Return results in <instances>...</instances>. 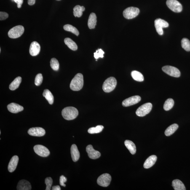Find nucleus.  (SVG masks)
I'll return each mask as SVG.
<instances>
[{
	"label": "nucleus",
	"mask_w": 190,
	"mask_h": 190,
	"mask_svg": "<svg viewBox=\"0 0 190 190\" xmlns=\"http://www.w3.org/2000/svg\"><path fill=\"white\" fill-rule=\"evenodd\" d=\"M97 16L94 13H92L89 16L88 25L90 29H93L95 28L97 24Z\"/></svg>",
	"instance_id": "21"
},
{
	"label": "nucleus",
	"mask_w": 190,
	"mask_h": 190,
	"mask_svg": "<svg viewBox=\"0 0 190 190\" xmlns=\"http://www.w3.org/2000/svg\"><path fill=\"white\" fill-rule=\"evenodd\" d=\"M174 102V100L171 98H169L166 100L164 104L163 108L165 111H168L171 109L173 107Z\"/></svg>",
	"instance_id": "31"
},
{
	"label": "nucleus",
	"mask_w": 190,
	"mask_h": 190,
	"mask_svg": "<svg viewBox=\"0 0 190 190\" xmlns=\"http://www.w3.org/2000/svg\"><path fill=\"white\" fill-rule=\"evenodd\" d=\"M43 96L46 98L49 104L52 105L53 104L54 101L53 95L50 91L48 89H46L44 91L43 94Z\"/></svg>",
	"instance_id": "25"
},
{
	"label": "nucleus",
	"mask_w": 190,
	"mask_h": 190,
	"mask_svg": "<svg viewBox=\"0 0 190 190\" xmlns=\"http://www.w3.org/2000/svg\"><path fill=\"white\" fill-rule=\"evenodd\" d=\"M40 46L38 42L34 41L30 44L29 52L32 56H36L38 55L40 51Z\"/></svg>",
	"instance_id": "15"
},
{
	"label": "nucleus",
	"mask_w": 190,
	"mask_h": 190,
	"mask_svg": "<svg viewBox=\"0 0 190 190\" xmlns=\"http://www.w3.org/2000/svg\"><path fill=\"white\" fill-rule=\"evenodd\" d=\"M57 1H60V0H57Z\"/></svg>",
	"instance_id": "44"
},
{
	"label": "nucleus",
	"mask_w": 190,
	"mask_h": 190,
	"mask_svg": "<svg viewBox=\"0 0 190 190\" xmlns=\"http://www.w3.org/2000/svg\"><path fill=\"white\" fill-rule=\"evenodd\" d=\"M72 159L74 162H76L79 160L80 157V154L77 146L75 144L72 145L71 148Z\"/></svg>",
	"instance_id": "19"
},
{
	"label": "nucleus",
	"mask_w": 190,
	"mask_h": 190,
	"mask_svg": "<svg viewBox=\"0 0 190 190\" xmlns=\"http://www.w3.org/2000/svg\"><path fill=\"white\" fill-rule=\"evenodd\" d=\"M64 42L65 44L71 50L75 51L77 50L78 46L72 40L69 38H65Z\"/></svg>",
	"instance_id": "26"
},
{
	"label": "nucleus",
	"mask_w": 190,
	"mask_h": 190,
	"mask_svg": "<svg viewBox=\"0 0 190 190\" xmlns=\"http://www.w3.org/2000/svg\"><path fill=\"white\" fill-rule=\"evenodd\" d=\"M84 85V78L82 74L78 73L72 80L70 84V89L74 91H79Z\"/></svg>",
	"instance_id": "1"
},
{
	"label": "nucleus",
	"mask_w": 190,
	"mask_h": 190,
	"mask_svg": "<svg viewBox=\"0 0 190 190\" xmlns=\"http://www.w3.org/2000/svg\"><path fill=\"white\" fill-rule=\"evenodd\" d=\"M124 144L130 153L132 155H134L136 153V148L135 144L130 140H126Z\"/></svg>",
	"instance_id": "22"
},
{
	"label": "nucleus",
	"mask_w": 190,
	"mask_h": 190,
	"mask_svg": "<svg viewBox=\"0 0 190 190\" xmlns=\"http://www.w3.org/2000/svg\"><path fill=\"white\" fill-rule=\"evenodd\" d=\"M116 84L117 81L115 78L113 77L108 78L103 83V90L105 92H111L115 88Z\"/></svg>",
	"instance_id": "3"
},
{
	"label": "nucleus",
	"mask_w": 190,
	"mask_h": 190,
	"mask_svg": "<svg viewBox=\"0 0 190 190\" xmlns=\"http://www.w3.org/2000/svg\"><path fill=\"white\" fill-rule=\"evenodd\" d=\"M19 157L16 155L13 156L11 159L8 166L9 171L10 172H14L18 164Z\"/></svg>",
	"instance_id": "17"
},
{
	"label": "nucleus",
	"mask_w": 190,
	"mask_h": 190,
	"mask_svg": "<svg viewBox=\"0 0 190 190\" xmlns=\"http://www.w3.org/2000/svg\"><path fill=\"white\" fill-rule=\"evenodd\" d=\"M52 190H61V188L59 186H54L52 187Z\"/></svg>",
	"instance_id": "42"
},
{
	"label": "nucleus",
	"mask_w": 190,
	"mask_h": 190,
	"mask_svg": "<svg viewBox=\"0 0 190 190\" xmlns=\"http://www.w3.org/2000/svg\"><path fill=\"white\" fill-rule=\"evenodd\" d=\"M104 128V127L103 126L98 125L95 127H93L90 128L88 130V132L89 133L92 134L99 133L102 131V130H103Z\"/></svg>",
	"instance_id": "33"
},
{
	"label": "nucleus",
	"mask_w": 190,
	"mask_h": 190,
	"mask_svg": "<svg viewBox=\"0 0 190 190\" xmlns=\"http://www.w3.org/2000/svg\"><path fill=\"white\" fill-rule=\"evenodd\" d=\"M45 183L46 185V190H50L52 184V180L50 177H48L45 180Z\"/></svg>",
	"instance_id": "36"
},
{
	"label": "nucleus",
	"mask_w": 190,
	"mask_h": 190,
	"mask_svg": "<svg viewBox=\"0 0 190 190\" xmlns=\"http://www.w3.org/2000/svg\"></svg>",
	"instance_id": "45"
},
{
	"label": "nucleus",
	"mask_w": 190,
	"mask_h": 190,
	"mask_svg": "<svg viewBox=\"0 0 190 190\" xmlns=\"http://www.w3.org/2000/svg\"><path fill=\"white\" fill-rule=\"evenodd\" d=\"M17 188L18 190H30L31 186L29 182L22 180L19 182Z\"/></svg>",
	"instance_id": "18"
},
{
	"label": "nucleus",
	"mask_w": 190,
	"mask_h": 190,
	"mask_svg": "<svg viewBox=\"0 0 190 190\" xmlns=\"http://www.w3.org/2000/svg\"><path fill=\"white\" fill-rule=\"evenodd\" d=\"M28 132L30 135L37 137L44 136L46 133L44 129L41 127L31 128L28 130Z\"/></svg>",
	"instance_id": "13"
},
{
	"label": "nucleus",
	"mask_w": 190,
	"mask_h": 190,
	"mask_svg": "<svg viewBox=\"0 0 190 190\" xmlns=\"http://www.w3.org/2000/svg\"><path fill=\"white\" fill-rule=\"evenodd\" d=\"M25 31V28L22 25H17L9 30L8 35L11 39H17L21 36Z\"/></svg>",
	"instance_id": "4"
},
{
	"label": "nucleus",
	"mask_w": 190,
	"mask_h": 190,
	"mask_svg": "<svg viewBox=\"0 0 190 190\" xmlns=\"http://www.w3.org/2000/svg\"><path fill=\"white\" fill-rule=\"evenodd\" d=\"M67 181V178L63 175H62L60 177V185L62 186L65 187L66 185L65 184V182Z\"/></svg>",
	"instance_id": "38"
},
{
	"label": "nucleus",
	"mask_w": 190,
	"mask_h": 190,
	"mask_svg": "<svg viewBox=\"0 0 190 190\" xmlns=\"http://www.w3.org/2000/svg\"><path fill=\"white\" fill-rule=\"evenodd\" d=\"M79 114L78 110L73 107H67L63 109L62 115L64 118L67 120H72L76 118Z\"/></svg>",
	"instance_id": "2"
},
{
	"label": "nucleus",
	"mask_w": 190,
	"mask_h": 190,
	"mask_svg": "<svg viewBox=\"0 0 190 190\" xmlns=\"http://www.w3.org/2000/svg\"><path fill=\"white\" fill-rule=\"evenodd\" d=\"M167 5L169 8L175 12H180L183 10V6L176 0H167Z\"/></svg>",
	"instance_id": "8"
},
{
	"label": "nucleus",
	"mask_w": 190,
	"mask_h": 190,
	"mask_svg": "<svg viewBox=\"0 0 190 190\" xmlns=\"http://www.w3.org/2000/svg\"><path fill=\"white\" fill-rule=\"evenodd\" d=\"M181 46L182 48L187 52L190 51V41L187 38H183L182 39L181 42Z\"/></svg>",
	"instance_id": "32"
},
{
	"label": "nucleus",
	"mask_w": 190,
	"mask_h": 190,
	"mask_svg": "<svg viewBox=\"0 0 190 190\" xmlns=\"http://www.w3.org/2000/svg\"><path fill=\"white\" fill-rule=\"evenodd\" d=\"M50 65L51 68L54 71H57L59 68V63L56 59L53 58L52 59L50 62Z\"/></svg>",
	"instance_id": "34"
},
{
	"label": "nucleus",
	"mask_w": 190,
	"mask_h": 190,
	"mask_svg": "<svg viewBox=\"0 0 190 190\" xmlns=\"http://www.w3.org/2000/svg\"><path fill=\"white\" fill-rule=\"evenodd\" d=\"M178 125L176 124H174L169 126L165 131V134L167 136H170L173 134L178 129Z\"/></svg>",
	"instance_id": "27"
},
{
	"label": "nucleus",
	"mask_w": 190,
	"mask_h": 190,
	"mask_svg": "<svg viewBox=\"0 0 190 190\" xmlns=\"http://www.w3.org/2000/svg\"><path fill=\"white\" fill-rule=\"evenodd\" d=\"M111 177L109 174H104L100 175L97 179V183L99 186L107 187L110 184Z\"/></svg>",
	"instance_id": "10"
},
{
	"label": "nucleus",
	"mask_w": 190,
	"mask_h": 190,
	"mask_svg": "<svg viewBox=\"0 0 190 190\" xmlns=\"http://www.w3.org/2000/svg\"><path fill=\"white\" fill-rule=\"evenodd\" d=\"M7 108L9 112L13 113H18L24 110L23 106L15 103L10 104L7 105Z\"/></svg>",
	"instance_id": "16"
},
{
	"label": "nucleus",
	"mask_w": 190,
	"mask_h": 190,
	"mask_svg": "<svg viewBox=\"0 0 190 190\" xmlns=\"http://www.w3.org/2000/svg\"><path fill=\"white\" fill-rule=\"evenodd\" d=\"M140 12V10L138 8L130 7L127 8L124 11L123 15L125 18L131 19L137 17Z\"/></svg>",
	"instance_id": "5"
},
{
	"label": "nucleus",
	"mask_w": 190,
	"mask_h": 190,
	"mask_svg": "<svg viewBox=\"0 0 190 190\" xmlns=\"http://www.w3.org/2000/svg\"><path fill=\"white\" fill-rule=\"evenodd\" d=\"M169 24L165 20L161 18L156 19L155 21V26L157 33L160 35L163 34V28H167L169 26Z\"/></svg>",
	"instance_id": "7"
},
{
	"label": "nucleus",
	"mask_w": 190,
	"mask_h": 190,
	"mask_svg": "<svg viewBox=\"0 0 190 190\" xmlns=\"http://www.w3.org/2000/svg\"><path fill=\"white\" fill-rule=\"evenodd\" d=\"M85 10L83 6L76 5L73 9V14L75 17H80L82 15L83 12Z\"/></svg>",
	"instance_id": "28"
},
{
	"label": "nucleus",
	"mask_w": 190,
	"mask_h": 190,
	"mask_svg": "<svg viewBox=\"0 0 190 190\" xmlns=\"http://www.w3.org/2000/svg\"><path fill=\"white\" fill-rule=\"evenodd\" d=\"M157 159V157L156 156L153 155L150 156L145 161L143 165L144 167L146 169L150 168L154 165Z\"/></svg>",
	"instance_id": "20"
},
{
	"label": "nucleus",
	"mask_w": 190,
	"mask_h": 190,
	"mask_svg": "<svg viewBox=\"0 0 190 190\" xmlns=\"http://www.w3.org/2000/svg\"><path fill=\"white\" fill-rule=\"evenodd\" d=\"M43 79L42 75L41 73H39L37 75L35 81V85L37 86L40 85L42 83Z\"/></svg>",
	"instance_id": "35"
},
{
	"label": "nucleus",
	"mask_w": 190,
	"mask_h": 190,
	"mask_svg": "<svg viewBox=\"0 0 190 190\" xmlns=\"http://www.w3.org/2000/svg\"><path fill=\"white\" fill-rule=\"evenodd\" d=\"M104 54V52L101 49H99L96 51V52L94 53V57L96 59H98L99 57L103 58Z\"/></svg>",
	"instance_id": "37"
},
{
	"label": "nucleus",
	"mask_w": 190,
	"mask_h": 190,
	"mask_svg": "<svg viewBox=\"0 0 190 190\" xmlns=\"http://www.w3.org/2000/svg\"><path fill=\"white\" fill-rule=\"evenodd\" d=\"M15 2L17 4V7L18 8L21 7L22 4L23 2V0H14Z\"/></svg>",
	"instance_id": "40"
},
{
	"label": "nucleus",
	"mask_w": 190,
	"mask_h": 190,
	"mask_svg": "<svg viewBox=\"0 0 190 190\" xmlns=\"http://www.w3.org/2000/svg\"><path fill=\"white\" fill-rule=\"evenodd\" d=\"M172 186L175 190H185L186 187L183 182L180 180L176 179L172 182Z\"/></svg>",
	"instance_id": "23"
},
{
	"label": "nucleus",
	"mask_w": 190,
	"mask_h": 190,
	"mask_svg": "<svg viewBox=\"0 0 190 190\" xmlns=\"http://www.w3.org/2000/svg\"><path fill=\"white\" fill-rule=\"evenodd\" d=\"M86 151L89 157L91 159H97L101 156V154L99 152L94 149L91 145H88L86 147Z\"/></svg>",
	"instance_id": "14"
},
{
	"label": "nucleus",
	"mask_w": 190,
	"mask_h": 190,
	"mask_svg": "<svg viewBox=\"0 0 190 190\" xmlns=\"http://www.w3.org/2000/svg\"><path fill=\"white\" fill-rule=\"evenodd\" d=\"M36 0H28V4L30 5H33L35 3Z\"/></svg>",
	"instance_id": "41"
},
{
	"label": "nucleus",
	"mask_w": 190,
	"mask_h": 190,
	"mask_svg": "<svg viewBox=\"0 0 190 190\" xmlns=\"http://www.w3.org/2000/svg\"><path fill=\"white\" fill-rule=\"evenodd\" d=\"M153 105L151 103H147L140 106L136 111L137 116L143 117L148 114L151 111Z\"/></svg>",
	"instance_id": "6"
},
{
	"label": "nucleus",
	"mask_w": 190,
	"mask_h": 190,
	"mask_svg": "<svg viewBox=\"0 0 190 190\" xmlns=\"http://www.w3.org/2000/svg\"><path fill=\"white\" fill-rule=\"evenodd\" d=\"M162 70L164 73L172 77L178 78L181 75V73L178 68L170 65L163 67Z\"/></svg>",
	"instance_id": "9"
},
{
	"label": "nucleus",
	"mask_w": 190,
	"mask_h": 190,
	"mask_svg": "<svg viewBox=\"0 0 190 190\" xmlns=\"http://www.w3.org/2000/svg\"><path fill=\"white\" fill-rule=\"evenodd\" d=\"M131 75L133 79L139 82H142L144 80V78L142 73L137 71H134L131 72Z\"/></svg>",
	"instance_id": "29"
},
{
	"label": "nucleus",
	"mask_w": 190,
	"mask_h": 190,
	"mask_svg": "<svg viewBox=\"0 0 190 190\" xmlns=\"http://www.w3.org/2000/svg\"><path fill=\"white\" fill-rule=\"evenodd\" d=\"M36 154L42 157H47L50 155V152L48 148L41 145H37L33 147Z\"/></svg>",
	"instance_id": "11"
},
{
	"label": "nucleus",
	"mask_w": 190,
	"mask_h": 190,
	"mask_svg": "<svg viewBox=\"0 0 190 190\" xmlns=\"http://www.w3.org/2000/svg\"><path fill=\"white\" fill-rule=\"evenodd\" d=\"M140 100L141 98L140 96H133L124 100L122 102V105L124 107L130 106L138 103Z\"/></svg>",
	"instance_id": "12"
},
{
	"label": "nucleus",
	"mask_w": 190,
	"mask_h": 190,
	"mask_svg": "<svg viewBox=\"0 0 190 190\" xmlns=\"http://www.w3.org/2000/svg\"><path fill=\"white\" fill-rule=\"evenodd\" d=\"M9 17L8 14L5 12H0V20H6Z\"/></svg>",
	"instance_id": "39"
},
{
	"label": "nucleus",
	"mask_w": 190,
	"mask_h": 190,
	"mask_svg": "<svg viewBox=\"0 0 190 190\" xmlns=\"http://www.w3.org/2000/svg\"><path fill=\"white\" fill-rule=\"evenodd\" d=\"M21 82V77L18 76L16 78L10 85L9 89L12 91L16 90V89L18 88Z\"/></svg>",
	"instance_id": "24"
},
{
	"label": "nucleus",
	"mask_w": 190,
	"mask_h": 190,
	"mask_svg": "<svg viewBox=\"0 0 190 190\" xmlns=\"http://www.w3.org/2000/svg\"><path fill=\"white\" fill-rule=\"evenodd\" d=\"M63 29L65 31L71 32L76 36H78L79 34V31L77 29L71 25H65L63 26Z\"/></svg>",
	"instance_id": "30"
},
{
	"label": "nucleus",
	"mask_w": 190,
	"mask_h": 190,
	"mask_svg": "<svg viewBox=\"0 0 190 190\" xmlns=\"http://www.w3.org/2000/svg\"><path fill=\"white\" fill-rule=\"evenodd\" d=\"M0 134H1V131H0Z\"/></svg>",
	"instance_id": "43"
}]
</instances>
